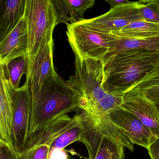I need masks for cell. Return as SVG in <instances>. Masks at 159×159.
Instances as JSON below:
<instances>
[{
    "instance_id": "12",
    "label": "cell",
    "mask_w": 159,
    "mask_h": 159,
    "mask_svg": "<svg viewBox=\"0 0 159 159\" xmlns=\"http://www.w3.org/2000/svg\"><path fill=\"white\" fill-rule=\"evenodd\" d=\"M28 50L27 28L23 17L17 25L0 42V64L6 65L17 57H27Z\"/></svg>"
},
{
    "instance_id": "19",
    "label": "cell",
    "mask_w": 159,
    "mask_h": 159,
    "mask_svg": "<svg viewBox=\"0 0 159 159\" xmlns=\"http://www.w3.org/2000/svg\"><path fill=\"white\" fill-rule=\"evenodd\" d=\"M80 119L79 123L57 138L53 142L51 149H64L67 146L75 141H80L84 131V125L81 111H79Z\"/></svg>"
},
{
    "instance_id": "15",
    "label": "cell",
    "mask_w": 159,
    "mask_h": 159,
    "mask_svg": "<svg viewBox=\"0 0 159 159\" xmlns=\"http://www.w3.org/2000/svg\"><path fill=\"white\" fill-rule=\"evenodd\" d=\"M25 4L26 0L0 1V42L23 19Z\"/></svg>"
},
{
    "instance_id": "16",
    "label": "cell",
    "mask_w": 159,
    "mask_h": 159,
    "mask_svg": "<svg viewBox=\"0 0 159 159\" xmlns=\"http://www.w3.org/2000/svg\"><path fill=\"white\" fill-rule=\"evenodd\" d=\"M138 50L159 51V37L146 39H120L116 38V39L110 43L109 51L106 56L103 66H105L116 55L127 51Z\"/></svg>"
},
{
    "instance_id": "22",
    "label": "cell",
    "mask_w": 159,
    "mask_h": 159,
    "mask_svg": "<svg viewBox=\"0 0 159 159\" xmlns=\"http://www.w3.org/2000/svg\"><path fill=\"white\" fill-rule=\"evenodd\" d=\"M0 159H20V154L9 145L0 141Z\"/></svg>"
},
{
    "instance_id": "24",
    "label": "cell",
    "mask_w": 159,
    "mask_h": 159,
    "mask_svg": "<svg viewBox=\"0 0 159 159\" xmlns=\"http://www.w3.org/2000/svg\"><path fill=\"white\" fill-rule=\"evenodd\" d=\"M69 157L64 149H51L48 159H69Z\"/></svg>"
},
{
    "instance_id": "3",
    "label": "cell",
    "mask_w": 159,
    "mask_h": 159,
    "mask_svg": "<svg viewBox=\"0 0 159 159\" xmlns=\"http://www.w3.org/2000/svg\"><path fill=\"white\" fill-rule=\"evenodd\" d=\"M159 65V51L138 50L114 56L104 67L103 87L112 95L122 97Z\"/></svg>"
},
{
    "instance_id": "4",
    "label": "cell",
    "mask_w": 159,
    "mask_h": 159,
    "mask_svg": "<svg viewBox=\"0 0 159 159\" xmlns=\"http://www.w3.org/2000/svg\"><path fill=\"white\" fill-rule=\"evenodd\" d=\"M24 18L28 35L27 80L37 54L53 39V32L57 25L52 0H26Z\"/></svg>"
},
{
    "instance_id": "17",
    "label": "cell",
    "mask_w": 159,
    "mask_h": 159,
    "mask_svg": "<svg viewBox=\"0 0 159 159\" xmlns=\"http://www.w3.org/2000/svg\"><path fill=\"white\" fill-rule=\"evenodd\" d=\"M111 34L120 39H146L159 37V23L145 20L133 22Z\"/></svg>"
},
{
    "instance_id": "27",
    "label": "cell",
    "mask_w": 159,
    "mask_h": 159,
    "mask_svg": "<svg viewBox=\"0 0 159 159\" xmlns=\"http://www.w3.org/2000/svg\"><path fill=\"white\" fill-rule=\"evenodd\" d=\"M155 105H156V107H157V109H158V111H159V104H156Z\"/></svg>"
},
{
    "instance_id": "11",
    "label": "cell",
    "mask_w": 159,
    "mask_h": 159,
    "mask_svg": "<svg viewBox=\"0 0 159 159\" xmlns=\"http://www.w3.org/2000/svg\"><path fill=\"white\" fill-rule=\"evenodd\" d=\"M0 141L11 146L14 117V94L5 65L0 64Z\"/></svg>"
},
{
    "instance_id": "13",
    "label": "cell",
    "mask_w": 159,
    "mask_h": 159,
    "mask_svg": "<svg viewBox=\"0 0 159 159\" xmlns=\"http://www.w3.org/2000/svg\"><path fill=\"white\" fill-rule=\"evenodd\" d=\"M53 39L39 51L31 67L30 75L26 80L34 83L41 88L45 81L57 76L53 63Z\"/></svg>"
},
{
    "instance_id": "5",
    "label": "cell",
    "mask_w": 159,
    "mask_h": 159,
    "mask_svg": "<svg viewBox=\"0 0 159 159\" xmlns=\"http://www.w3.org/2000/svg\"><path fill=\"white\" fill-rule=\"evenodd\" d=\"M66 34L75 56L81 60L94 59L104 64L110 43L116 39L111 33L101 32L83 21L67 25Z\"/></svg>"
},
{
    "instance_id": "7",
    "label": "cell",
    "mask_w": 159,
    "mask_h": 159,
    "mask_svg": "<svg viewBox=\"0 0 159 159\" xmlns=\"http://www.w3.org/2000/svg\"><path fill=\"white\" fill-rule=\"evenodd\" d=\"M139 1L131 2L111 9L98 17L83 20L90 26L101 32L110 33L119 31L133 22L143 20L139 11Z\"/></svg>"
},
{
    "instance_id": "25",
    "label": "cell",
    "mask_w": 159,
    "mask_h": 159,
    "mask_svg": "<svg viewBox=\"0 0 159 159\" xmlns=\"http://www.w3.org/2000/svg\"><path fill=\"white\" fill-rule=\"evenodd\" d=\"M147 150L151 159H159V137Z\"/></svg>"
},
{
    "instance_id": "8",
    "label": "cell",
    "mask_w": 159,
    "mask_h": 159,
    "mask_svg": "<svg viewBox=\"0 0 159 159\" xmlns=\"http://www.w3.org/2000/svg\"><path fill=\"white\" fill-rule=\"evenodd\" d=\"M121 107L135 116L156 136L159 137V111L139 89H131L122 96Z\"/></svg>"
},
{
    "instance_id": "29",
    "label": "cell",
    "mask_w": 159,
    "mask_h": 159,
    "mask_svg": "<svg viewBox=\"0 0 159 159\" xmlns=\"http://www.w3.org/2000/svg\"></svg>"
},
{
    "instance_id": "9",
    "label": "cell",
    "mask_w": 159,
    "mask_h": 159,
    "mask_svg": "<svg viewBox=\"0 0 159 159\" xmlns=\"http://www.w3.org/2000/svg\"><path fill=\"white\" fill-rule=\"evenodd\" d=\"M80 119L78 112L73 117L65 114L57 118L46 129L34 147L20 154V159H48L53 142L65 132L77 125Z\"/></svg>"
},
{
    "instance_id": "10",
    "label": "cell",
    "mask_w": 159,
    "mask_h": 159,
    "mask_svg": "<svg viewBox=\"0 0 159 159\" xmlns=\"http://www.w3.org/2000/svg\"><path fill=\"white\" fill-rule=\"evenodd\" d=\"M110 118L126 132L134 144L148 149L158 138L140 120L121 107L111 111Z\"/></svg>"
},
{
    "instance_id": "18",
    "label": "cell",
    "mask_w": 159,
    "mask_h": 159,
    "mask_svg": "<svg viewBox=\"0 0 159 159\" xmlns=\"http://www.w3.org/2000/svg\"><path fill=\"white\" fill-rule=\"evenodd\" d=\"M7 77L14 90L19 88L23 74L28 75V62L26 57H21L13 59L5 65Z\"/></svg>"
},
{
    "instance_id": "14",
    "label": "cell",
    "mask_w": 159,
    "mask_h": 159,
    "mask_svg": "<svg viewBox=\"0 0 159 159\" xmlns=\"http://www.w3.org/2000/svg\"><path fill=\"white\" fill-rule=\"evenodd\" d=\"M56 18V25L64 23L66 25L84 20L86 10L95 4L94 0H52Z\"/></svg>"
},
{
    "instance_id": "28",
    "label": "cell",
    "mask_w": 159,
    "mask_h": 159,
    "mask_svg": "<svg viewBox=\"0 0 159 159\" xmlns=\"http://www.w3.org/2000/svg\"><path fill=\"white\" fill-rule=\"evenodd\" d=\"M69 159H74L73 157H71V156H70Z\"/></svg>"
},
{
    "instance_id": "21",
    "label": "cell",
    "mask_w": 159,
    "mask_h": 159,
    "mask_svg": "<svg viewBox=\"0 0 159 159\" xmlns=\"http://www.w3.org/2000/svg\"><path fill=\"white\" fill-rule=\"evenodd\" d=\"M156 85H159V65L148 73L140 81L135 84L130 90L134 89H142Z\"/></svg>"
},
{
    "instance_id": "1",
    "label": "cell",
    "mask_w": 159,
    "mask_h": 159,
    "mask_svg": "<svg viewBox=\"0 0 159 159\" xmlns=\"http://www.w3.org/2000/svg\"><path fill=\"white\" fill-rule=\"evenodd\" d=\"M30 86L31 94L30 125L27 141L22 153L34 147L57 118L69 112L82 110L80 97L58 75L47 79L41 88L31 82H30Z\"/></svg>"
},
{
    "instance_id": "20",
    "label": "cell",
    "mask_w": 159,
    "mask_h": 159,
    "mask_svg": "<svg viewBox=\"0 0 159 159\" xmlns=\"http://www.w3.org/2000/svg\"><path fill=\"white\" fill-rule=\"evenodd\" d=\"M139 2V12L143 20L159 23V0H142Z\"/></svg>"
},
{
    "instance_id": "2",
    "label": "cell",
    "mask_w": 159,
    "mask_h": 159,
    "mask_svg": "<svg viewBox=\"0 0 159 159\" xmlns=\"http://www.w3.org/2000/svg\"><path fill=\"white\" fill-rule=\"evenodd\" d=\"M75 74L66 81L82 100V110L94 118L121 107L122 97L108 93L103 87L104 66L94 59L81 60L75 56Z\"/></svg>"
},
{
    "instance_id": "23",
    "label": "cell",
    "mask_w": 159,
    "mask_h": 159,
    "mask_svg": "<svg viewBox=\"0 0 159 159\" xmlns=\"http://www.w3.org/2000/svg\"><path fill=\"white\" fill-rule=\"evenodd\" d=\"M145 97L154 104H159V85L140 89Z\"/></svg>"
},
{
    "instance_id": "26",
    "label": "cell",
    "mask_w": 159,
    "mask_h": 159,
    "mask_svg": "<svg viewBox=\"0 0 159 159\" xmlns=\"http://www.w3.org/2000/svg\"><path fill=\"white\" fill-rule=\"evenodd\" d=\"M106 2L110 4L111 9L124 4H129L132 2L128 0H106Z\"/></svg>"
},
{
    "instance_id": "6",
    "label": "cell",
    "mask_w": 159,
    "mask_h": 159,
    "mask_svg": "<svg viewBox=\"0 0 159 159\" xmlns=\"http://www.w3.org/2000/svg\"><path fill=\"white\" fill-rule=\"evenodd\" d=\"M13 107L11 146L21 154L26 144L30 125L31 94L29 81H26L23 86L15 90Z\"/></svg>"
}]
</instances>
